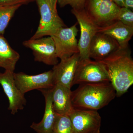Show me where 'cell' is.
<instances>
[{"mask_svg":"<svg viewBox=\"0 0 133 133\" xmlns=\"http://www.w3.org/2000/svg\"><path fill=\"white\" fill-rule=\"evenodd\" d=\"M71 12L77 20L80 29V36L78 42L80 59L90 58L89 50L91 41L98 32V27L87 14L84 9H72Z\"/></svg>","mask_w":133,"mask_h":133,"instance_id":"7","label":"cell"},{"mask_svg":"<svg viewBox=\"0 0 133 133\" xmlns=\"http://www.w3.org/2000/svg\"><path fill=\"white\" fill-rule=\"evenodd\" d=\"M118 21L127 26L133 27L132 11L126 8H121L118 17Z\"/></svg>","mask_w":133,"mask_h":133,"instance_id":"20","label":"cell"},{"mask_svg":"<svg viewBox=\"0 0 133 133\" xmlns=\"http://www.w3.org/2000/svg\"><path fill=\"white\" fill-rule=\"evenodd\" d=\"M98 32L105 34L114 39L120 48L128 47L129 42L133 35V27L127 26L119 21L103 28H99Z\"/></svg>","mask_w":133,"mask_h":133,"instance_id":"16","label":"cell"},{"mask_svg":"<svg viewBox=\"0 0 133 133\" xmlns=\"http://www.w3.org/2000/svg\"><path fill=\"white\" fill-rule=\"evenodd\" d=\"M41 15V19L37 30L30 39L42 38L45 36H52L58 29L65 25L46 0H35Z\"/></svg>","mask_w":133,"mask_h":133,"instance_id":"5","label":"cell"},{"mask_svg":"<svg viewBox=\"0 0 133 133\" xmlns=\"http://www.w3.org/2000/svg\"><path fill=\"white\" fill-rule=\"evenodd\" d=\"M77 24L76 23L70 28H60L51 36L55 42L58 58L65 59L79 53L78 42L76 38L78 32Z\"/></svg>","mask_w":133,"mask_h":133,"instance_id":"6","label":"cell"},{"mask_svg":"<svg viewBox=\"0 0 133 133\" xmlns=\"http://www.w3.org/2000/svg\"><path fill=\"white\" fill-rule=\"evenodd\" d=\"M120 7H123V3L124 0H111Z\"/></svg>","mask_w":133,"mask_h":133,"instance_id":"25","label":"cell"},{"mask_svg":"<svg viewBox=\"0 0 133 133\" xmlns=\"http://www.w3.org/2000/svg\"><path fill=\"white\" fill-rule=\"evenodd\" d=\"M86 0H58L57 3L61 8L69 5L72 9H84Z\"/></svg>","mask_w":133,"mask_h":133,"instance_id":"21","label":"cell"},{"mask_svg":"<svg viewBox=\"0 0 133 133\" xmlns=\"http://www.w3.org/2000/svg\"><path fill=\"white\" fill-rule=\"evenodd\" d=\"M119 48L118 44L113 38L105 34L98 32L91 41L89 58L96 61H101Z\"/></svg>","mask_w":133,"mask_h":133,"instance_id":"13","label":"cell"},{"mask_svg":"<svg viewBox=\"0 0 133 133\" xmlns=\"http://www.w3.org/2000/svg\"><path fill=\"white\" fill-rule=\"evenodd\" d=\"M72 91V102L74 108L96 110L109 104L116 97L110 82L85 83L79 84Z\"/></svg>","mask_w":133,"mask_h":133,"instance_id":"2","label":"cell"},{"mask_svg":"<svg viewBox=\"0 0 133 133\" xmlns=\"http://www.w3.org/2000/svg\"><path fill=\"white\" fill-rule=\"evenodd\" d=\"M99 62L106 69L116 97L126 93L133 84V60L129 47L119 48Z\"/></svg>","mask_w":133,"mask_h":133,"instance_id":"1","label":"cell"},{"mask_svg":"<svg viewBox=\"0 0 133 133\" xmlns=\"http://www.w3.org/2000/svg\"><path fill=\"white\" fill-rule=\"evenodd\" d=\"M14 76L17 87L24 94L33 90L51 88L55 85L52 70L35 75L14 72Z\"/></svg>","mask_w":133,"mask_h":133,"instance_id":"9","label":"cell"},{"mask_svg":"<svg viewBox=\"0 0 133 133\" xmlns=\"http://www.w3.org/2000/svg\"><path fill=\"white\" fill-rule=\"evenodd\" d=\"M100 128L98 129H96L95 131H92V132L90 133H100Z\"/></svg>","mask_w":133,"mask_h":133,"instance_id":"26","label":"cell"},{"mask_svg":"<svg viewBox=\"0 0 133 133\" xmlns=\"http://www.w3.org/2000/svg\"><path fill=\"white\" fill-rule=\"evenodd\" d=\"M80 59L79 53L70 57L61 59L52 69L55 84H58L71 88L77 66Z\"/></svg>","mask_w":133,"mask_h":133,"instance_id":"12","label":"cell"},{"mask_svg":"<svg viewBox=\"0 0 133 133\" xmlns=\"http://www.w3.org/2000/svg\"><path fill=\"white\" fill-rule=\"evenodd\" d=\"M123 7L131 10L133 8V0H124Z\"/></svg>","mask_w":133,"mask_h":133,"instance_id":"23","label":"cell"},{"mask_svg":"<svg viewBox=\"0 0 133 133\" xmlns=\"http://www.w3.org/2000/svg\"><path fill=\"white\" fill-rule=\"evenodd\" d=\"M20 57L19 53L11 48L6 38L0 35V67L14 72Z\"/></svg>","mask_w":133,"mask_h":133,"instance_id":"17","label":"cell"},{"mask_svg":"<svg viewBox=\"0 0 133 133\" xmlns=\"http://www.w3.org/2000/svg\"><path fill=\"white\" fill-rule=\"evenodd\" d=\"M71 96V89L60 84H55L51 88V98L56 114L69 116L70 115L74 108Z\"/></svg>","mask_w":133,"mask_h":133,"instance_id":"14","label":"cell"},{"mask_svg":"<svg viewBox=\"0 0 133 133\" xmlns=\"http://www.w3.org/2000/svg\"><path fill=\"white\" fill-rule=\"evenodd\" d=\"M45 100V108L42 119L38 123L33 122L30 128L37 133H52L56 114L52 105L51 88L41 89Z\"/></svg>","mask_w":133,"mask_h":133,"instance_id":"15","label":"cell"},{"mask_svg":"<svg viewBox=\"0 0 133 133\" xmlns=\"http://www.w3.org/2000/svg\"><path fill=\"white\" fill-rule=\"evenodd\" d=\"M110 82L104 65L90 58L79 59L73 81V85L85 83Z\"/></svg>","mask_w":133,"mask_h":133,"instance_id":"4","label":"cell"},{"mask_svg":"<svg viewBox=\"0 0 133 133\" xmlns=\"http://www.w3.org/2000/svg\"><path fill=\"white\" fill-rule=\"evenodd\" d=\"M120 8L111 0H86L84 9L95 24L103 28L118 21Z\"/></svg>","mask_w":133,"mask_h":133,"instance_id":"3","label":"cell"},{"mask_svg":"<svg viewBox=\"0 0 133 133\" xmlns=\"http://www.w3.org/2000/svg\"><path fill=\"white\" fill-rule=\"evenodd\" d=\"M21 4H0V35L4 34L5 29L15 12Z\"/></svg>","mask_w":133,"mask_h":133,"instance_id":"18","label":"cell"},{"mask_svg":"<svg viewBox=\"0 0 133 133\" xmlns=\"http://www.w3.org/2000/svg\"><path fill=\"white\" fill-rule=\"evenodd\" d=\"M23 44L33 51L36 62H42L49 65L58 63L54 40L51 36L24 41Z\"/></svg>","mask_w":133,"mask_h":133,"instance_id":"8","label":"cell"},{"mask_svg":"<svg viewBox=\"0 0 133 133\" xmlns=\"http://www.w3.org/2000/svg\"><path fill=\"white\" fill-rule=\"evenodd\" d=\"M35 0H0V4H21L26 5Z\"/></svg>","mask_w":133,"mask_h":133,"instance_id":"22","label":"cell"},{"mask_svg":"<svg viewBox=\"0 0 133 133\" xmlns=\"http://www.w3.org/2000/svg\"><path fill=\"white\" fill-rule=\"evenodd\" d=\"M69 116L74 133H90L100 128L101 118L97 111L74 108Z\"/></svg>","mask_w":133,"mask_h":133,"instance_id":"10","label":"cell"},{"mask_svg":"<svg viewBox=\"0 0 133 133\" xmlns=\"http://www.w3.org/2000/svg\"><path fill=\"white\" fill-rule=\"evenodd\" d=\"M49 5L53 10L57 12V5L58 0H46Z\"/></svg>","mask_w":133,"mask_h":133,"instance_id":"24","label":"cell"},{"mask_svg":"<svg viewBox=\"0 0 133 133\" xmlns=\"http://www.w3.org/2000/svg\"><path fill=\"white\" fill-rule=\"evenodd\" d=\"M14 72L7 70L0 72V84L8 99V109L13 115L19 110H22L26 104L24 94L18 89L15 83Z\"/></svg>","mask_w":133,"mask_h":133,"instance_id":"11","label":"cell"},{"mask_svg":"<svg viewBox=\"0 0 133 133\" xmlns=\"http://www.w3.org/2000/svg\"><path fill=\"white\" fill-rule=\"evenodd\" d=\"M52 133H74L70 116L56 114Z\"/></svg>","mask_w":133,"mask_h":133,"instance_id":"19","label":"cell"}]
</instances>
